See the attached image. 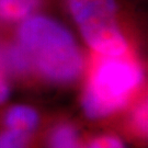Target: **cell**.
<instances>
[{
    "mask_svg": "<svg viewBox=\"0 0 148 148\" xmlns=\"http://www.w3.org/2000/svg\"><path fill=\"white\" fill-rule=\"evenodd\" d=\"M84 42L99 56H132L130 0H56Z\"/></svg>",
    "mask_w": 148,
    "mask_h": 148,
    "instance_id": "7a4b0ae2",
    "label": "cell"
},
{
    "mask_svg": "<svg viewBox=\"0 0 148 148\" xmlns=\"http://www.w3.org/2000/svg\"><path fill=\"white\" fill-rule=\"evenodd\" d=\"M40 116L33 108L27 106H14L9 109L5 116L8 130L30 134L38 125Z\"/></svg>",
    "mask_w": 148,
    "mask_h": 148,
    "instance_id": "5b68a950",
    "label": "cell"
},
{
    "mask_svg": "<svg viewBox=\"0 0 148 148\" xmlns=\"http://www.w3.org/2000/svg\"><path fill=\"white\" fill-rule=\"evenodd\" d=\"M29 134L12 130L0 133V148H27Z\"/></svg>",
    "mask_w": 148,
    "mask_h": 148,
    "instance_id": "52a82bcc",
    "label": "cell"
},
{
    "mask_svg": "<svg viewBox=\"0 0 148 148\" xmlns=\"http://www.w3.org/2000/svg\"><path fill=\"white\" fill-rule=\"evenodd\" d=\"M10 97V86L7 81L5 75L0 76V104L9 99Z\"/></svg>",
    "mask_w": 148,
    "mask_h": 148,
    "instance_id": "30bf717a",
    "label": "cell"
},
{
    "mask_svg": "<svg viewBox=\"0 0 148 148\" xmlns=\"http://www.w3.org/2000/svg\"><path fill=\"white\" fill-rule=\"evenodd\" d=\"M86 148H126V146L116 136L102 135L92 139Z\"/></svg>",
    "mask_w": 148,
    "mask_h": 148,
    "instance_id": "ba28073f",
    "label": "cell"
},
{
    "mask_svg": "<svg viewBox=\"0 0 148 148\" xmlns=\"http://www.w3.org/2000/svg\"><path fill=\"white\" fill-rule=\"evenodd\" d=\"M55 5L56 0H0V25L16 27L33 14L47 12Z\"/></svg>",
    "mask_w": 148,
    "mask_h": 148,
    "instance_id": "277c9868",
    "label": "cell"
},
{
    "mask_svg": "<svg viewBox=\"0 0 148 148\" xmlns=\"http://www.w3.org/2000/svg\"><path fill=\"white\" fill-rule=\"evenodd\" d=\"M3 74V59H2V53L0 51V76Z\"/></svg>",
    "mask_w": 148,
    "mask_h": 148,
    "instance_id": "8fae6325",
    "label": "cell"
},
{
    "mask_svg": "<svg viewBox=\"0 0 148 148\" xmlns=\"http://www.w3.org/2000/svg\"><path fill=\"white\" fill-rule=\"evenodd\" d=\"M100 58L82 98L86 115L95 120L122 109L144 78L143 69L134 57Z\"/></svg>",
    "mask_w": 148,
    "mask_h": 148,
    "instance_id": "3957f363",
    "label": "cell"
},
{
    "mask_svg": "<svg viewBox=\"0 0 148 148\" xmlns=\"http://www.w3.org/2000/svg\"><path fill=\"white\" fill-rule=\"evenodd\" d=\"M48 146L49 148H79L78 132L73 125L60 124L51 133Z\"/></svg>",
    "mask_w": 148,
    "mask_h": 148,
    "instance_id": "8992f818",
    "label": "cell"
},
{
    "mask_svg": "<svg viewBox=\"0 0 148 148\" xmlns=\"http://www.w3.org/2000/svg\"><path fill=\"white\" fill-rule=\"evenodd\" d=\"M133 122L135 127L142 135L147 134V104L142 103L135 109L133 114Z\"/></svg>",
    "mask_w": 148,
    "mask_h": 148,
    "instance_id": "9c48e42d",
    "label": "cell"
},
{
    "mask_svg": "<svg viewBox=\"0 0 148 148\" xmlns=\"http://www.w3.org/2000/svg\"><path fill=\"white\" fill-rule=\"evenodd\" d=\"M11 44L22 55L27 71L35 69L53 82H73L85 68V56L74 34L47 12L16 24Z\"/></svg>",
    "mask_w": 148,
    "mask_h": 148,
    "instance_id": "6da1fadb",
    "label": "cell"
}]
</instances>
